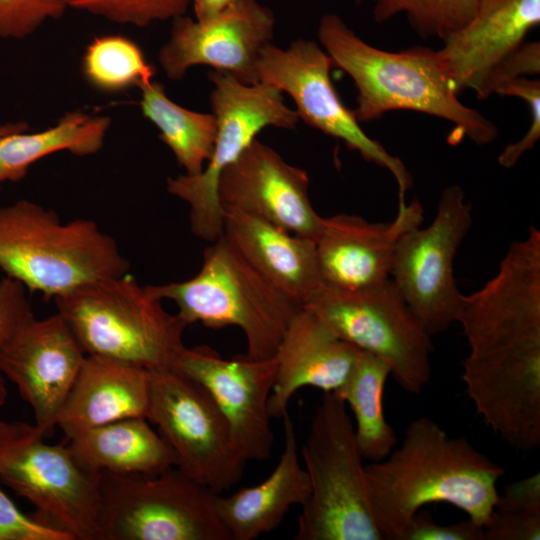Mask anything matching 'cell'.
<instances>
[{"instance_id":"obj_14","label":"cell","mask_w":540,"mask_h":540,"mask_svg":"<svg viewBox=\"0 0 540 540\" xmlns=\"http://www.w3.org/2000/svg\"><path fill=\"white\" fill-rule=\"evenodd\" d=\"M333 62L316 42L298 39L287 49L269 43L257 62L258 82L286 92L296 105V113L307 125L339 139L363 159L387 169L395 178L399 204L412 187V177L404 163L391 155L360 126L354 111L339 97L330 77Z\"/></svg>"},{"instance_id":"obj_31","label":"cell","mask_w":540,"mask_h":540,"mask_svg":"<svg viewBox=\"0 0 540 540\" xmlns=\"http://www.w3.org/2000/svg\"><path fill=\"white\" fill-rule=\"evenodd\" d=\"M358 2L363 0H357ZM376 22L403 13L423 38H446L465 26L484 0H371Z\"/></svg>"},{"instance_id":"obj_5","label":"cell","mask_w":540,"mask_h":540,"mask_svg":"<svg viewBox=\"0 0 540 540\" xmlns=\"http://www.w3.org/2000/svg\"><path fill=\"white\" fill-rule=\"evenodd\" d=\"M54 302L87 355L174 369L186 347L188 324L129 273L85 284Z\"/></svg>"},{"instance_id":"obj_28","label":"cell","mask_w":540,"mask_h":540,"mask_svg":"<svg viewBox=\"0 0 540 540\" xmlns=\"http://www.w3.org/2000/svg\"><path fill=\"white\" fill-rule=\"evenodd\" d=\"M391 375L386 362L360 351L353 371L337 393L352 411L355 437L363 459L377 462L395 448L397 436L384 413L383 395Z\"/></svg>"},{"instance_id":"obj_3","label":"cell","mask_w":540,"mask_h":540,"mask_svg":"<svg viewBox=\"0 0 540 540\" xmlns=\"http://www.w3.org/2000/svg\"><path fill=\"white\" fill-rule=\"evenodd\" d=\"M318 38L333 65L355 84L357 106L353 111L359 122L379 119L393 110H413L453 123L458 139L467 137L478 145L496 139V125L459 100L437 50L378 49L363 41L336 14L321 18Z\"/></svg>"},{"instance_id":"obj_6","label":"cell","mask_w":540,"mask_h":540,"mask_svg":"<svg viewBox=\"0 0 540 540\" xmlns=\"http://www.w3.org/2000/svg\"><path fill=\"white\" fill-rule=\"evenodd\" d=\"M147 287L162 301H173L188 325L240 328L246 339L245 355L252 359L275 355L302 308L263 278L223 235L204 250L195 276Z\"/></svg>"},{"instance_id":"obj_7","label":"cell","mask_w":540,"mask_h":540,"mask_svg":"<svg viewBox=\"0 0 540 540\" xmlns=\"http://www.w3.org/2000/svg\"><path fill=\"white\" fill-rule=\"evenodd\" d=\"M300 453L310 490L295 540H383L370 510L354 424L337 393H323Z\"/></svg>"},{"instance_id":"obj_27","label":"cell","mask_w":540,"mask_h":540,"mask_svg":"<svg viewBox=\"0 0 540 540\" xmlns=\"http://www.w3.org/2000/svg\"><path fill=\"white\" fill-rule=\"evenodd\" d=\"M139 89L141 112L159 130V139L171 150L185 174L201 173L214 148L215 116L173 102L159 82L152 80Z\"/></svg>"},{"instance_id":"obj_18","label":"cell","mask_w":540,"mask_h":540,"mask_svg":"<svg viewBox=\"0 0 540 540\" xmlns=\"http://www.w3.org/2000/svg\"><path fill=\"white\" fill-rule=\"evenodd\" d=\"M305 170L287 163L274 149L255 139L220 175L222 209L265 220L315 241L321 217L310 201Z\"/></svg>"},{"instance_id":"obj_23","label":"cell","mask_w":540,"mask_h":540,"mask_svg":"<svg viewBox=\"0 0 540 540\" xmlns=\"http://www.w3.org/2000/svg\"><path fill=\"white\" fill-rule=\"evenodd\" d=\"M149 370L127 362L87 355L56 421L67 439L101 425L146 418Z\"/></svg>"},{"instance_id":"obj_17","label":"cell","mask_w":540,"mask_h":540,"mask_svg":"<svg viewBox=\"0 0 540 540\" xmlns=\"http://www.w3.org/2000/svg\"><path fill=\"white\" fill-rule=\"evenodd\" d=\"M86 353L64 319L55 313L28 318L0 352V371L31 407L46 435L74 384Z\"/></svg>"},{"instance_id":"obj_2","label":"cell","mask_w":540,"mask_h":540,"mask_svg":"<svg viewBox=\"0 0 540 540\" xmlns=\"http://www.w3.org/2000/svg\"><path fill=\"white\" fill-rule=\"evenodd\" d=\"M505 470L465 436L452 437L432 418L406 427L400 447L365 465L368 502L383 540H402L424 506L452 505L484 527Z\"/></svg>"},{"instance_id":"obj_25","label":"cell","mask_w":540,"mask_h":540,"mask_svg":"<svg viewBox=\"0 0 540 540\" xmlns=\"http://www.w3.org/2000/svg\"><path fill=\"white\" fill-rule=\"evenodd\" d=\"M68 446L77 462L93 474H157L176 466L172 449L143 417L91 428L69 439Z\"/></svg>"},{"instance_id":"obj_15","label":"cell","mask_w":540,"mask_h":540,"mask_svg":"<svg viewBox=\"0 0 540 540\" xmlns=\"http://www.w3.org/2000/svg\"><path fill=\"white\" fill-rule=\"evenodd\" d=\"M274 24L272 11L257 0H231L205 21L176 17L159 50L160 66L171 80L183 78L195 65H208L242 83H258L257 62L271 43Z\"/></svg>"},{"instance_id":"obj_32","label":"cell","mask_w":540,"mask_h":540,"mask_svg":"<svg viewBox=\"0 0 540 540\" xmlns=\"http://www.w3.org/2000/svg\"><path fill=\"white\" fill-rule=\"evenodd\" d=\"M192 0H66L68 8L85 11L120 24L147 26L182 16Z\"/></svg>"},{"instance_id":"obj_38","label":"cell","mask_w":540,"mask_h":540,"mask_svg":"<svg viewBox=\"0 0 540 540\" xmlns=\"http://www.w3.org/2000/svg\"><path fill=\"white\" fill-rule=\"evenodd\" d=\"M195 18L205 21L222 11L231 0H192Z\"/></svg>"},{"instance_id":"obj_19","label":"cell","mask_w":540,"mask_h":540,"mask_svg":"<svg viewBox=\"0 0 540 540\" xmlns=\"http://www.w3.org/2000/svg\"><path fill=\"white\" fill-rule=\"evenodd\" d=\"M424 209L418 199L398 206L390 222H371L352 214L323 217L315 239L323 283L342 290H360L390 279L397 242L420 226Z\"/></svg>"},{"instance_id":"obj_21","label":"cell","mask_w":540,"mask_h":540,"mask_svg":"<svg viewBox=\"0 0 540 540\" xmlns=\"http://www.w3.org/2000/svg\"><path fill=\"white\" fill-rule=\"evenodd\" d=\"M540 22V0H484L472 19L437 50L458 94L474 91Z\"/></svg>"},{"instance_id":"obj_11","label":"cell","mask_w":540,"mask_h":540,"mask_svg":"<svg viewBox=\"0 0 540 540\" xmlns=\"http://www.w3.org/2000/svg\"><path fill=\"white\" fill-rule=\"evenodd\" d=\"M45 437L36 424L1 420L0 479L73 540H98V473L86 471L68 445Z\"/></svg>"},{"instance_id":"obj_16","label":"cell","mask_w":540,"mask_h":540,"mask_svg":"<svg viewBox=\"0 0 540 540\" xmlns=\"http://www.w3.org/2000/svg\"><path fill=\"white\" fill-rule=\"evenodd\" d=\"M176 370L199 383L222 413L233 442L246 461L271 458L274 434L269 399L277 370L275 356L225 359L207 345L185 347Z\"/></svg>"},{"instance_id":"obj_4","label":"cell","mask_w":540,"mask_h":540,"mask_svg":"<svg viewBox=\"0 0 540 540\" xmlns=\"http://www.w3.org/2000/svg\"><path fill=\"white\" fill-rule=\"evenodd\" d=\"M129 267L115 239L92 220L63 222L26 199L0 207V269L26 290L54 300Z\"/></svg>"},{"instance_id":"obj_34","label":"cell","mask_w":540,"mask_h":540,"mask_svg":"<svg viewBox=\"0 0 540 540\" xmlns=\"http://www.w3.org/2000/svg\"><path fill=\"white\" fill-rule=\"evenodd\" d=\"M0 540H73L55 525L20 511L0 488Z\"/></svg>"},{"instance_id":"obj_36","label":"cell","mask_w":540,"mask_h":540,"mask_svg":"<svg viewBox=\"0 0 540 540\" xmlns=\"http://www.w3.org/2000/svg\"><path fill=\"white\" fill-rule=\"evenodd\" d=\"M33 314L26 288L5 277L0 281V352L15 331ZM7 399L5 377L0 371V407Z\"/></svg>"},{"instance_id":"obj_26","label":"cell","mask_w":540,"mask_h":540,"mask_svg":"<svg viewBox=\"0 0 540 540\" xmlns=\"http://www.w3.org/2000/svg\"><path fill=\"white\" fill-rule=\"evenodd\" d=\"M110 127V118L79 111L68 112L39 132H17L0 138V187L17 182L40 159L59 151L77 156L98 152Z\"/></svg>"},{"instance_id":"obj_8","label":"cell","mask_w":540,"mask_h":540,"mask_svg":"<svg viewBox=\"0 0 540 540\" xmlns=\"http://www.w3.org/2000/svg\"><path fill=\"white\" fill-rule=\"evenodd\" d=\"M98 540H230L218 495L177 467L97 475Z\"/></svg>"},{"instance_id":"obj_29","label":"cell","mask_w":540,"mask_h":540,"mask_svg":"<svg viewBox=\"0 0 540 540\" xmlns=\"http://www.w3.org/2000/svg\"><path fill=\"white\" fill-rule=\"evenodd\" d=\"M85 80L105 93H118L153 80L154 67L139 45L122 35L93 38L82 58Z\"/></svg>"},{"instance_id":"obj_33","label":"cell","mask_w":540,"mask_h":540,"mask_svg":"<svg viewBox=\"0 0 540 540\" xmlns=\"http://www.w3.org/2000/svg\"><path fill=\"white\" fill-rule=\"evenodd\" d=\"M67 8L66 0H0V38H25Z\"/></svg>"},{"instance_id":"obj_22","label":"cell","mask_w":540,"mask_h":540,"mask_svg":"<svg viewBox=\"0 0 540 540\" xmlns=\"http://www.w3.org/2000/svg\"><path fill=\"white\" fill-rule=\"evenodd\" d=\"M223 236L270 284L304 307L324 285L315 241L239 211H224Z\"/></svg>"},{"instance_id":"obj_12","label":"cell","mask_w":540,"mask_h":540,"mask_svg":"<svg viewBox=\"0 0 540 540\" xmlns=\"http://www.w3.org/2000/svg\"><path fill=\"white\" fill-rule=\"evenodd\" d=\"M149 374L146 419L172 449L175 467L217 494L235 486L247 461L209 393L176 369Z\"/></svg>"},{"instance_id":"obj_24","label":"cell","mask_w":540,"mask_h":540,"mask_svg":"<svg viewBox=\"0 0 540 540\" xmlns=\"http://www.w3.org/2000/svg\"><path fill=\"white\" fill-rule=\"evenodd\" d=\"M282 420L284 448L271 474L257 485L216 496V511L230 540H255L275 530L289 510L302 506L309 495L294 422L288 412Z\"/></svg>"},{"instance_id":"obj_9","label":"cell","mask_w":540,"mask_h":540,"mask_svg":"<svg viewBox=\"0 0 540 540\" xmlns=\"http://www.w3.org/2000/svg\"><path fill=\"white\" fill-rule=\"evenodd\" d=\"M208 77L213 83L210 101L217 124L213 152L201 173L168 178L166 189L189 206L192 233L211 243L223 235L224 210L217 193L221 173L264 128L293 129L299 118L285 104L282 92L272 85L245 84L216 70Z\"/></svg>"},{"instance_id":"obj_20","label":"cell","mask_w":540,"mask_h":540,"mask_svg":"<svg viewBox=\"0 0 540 540\" xmlns=\"http://www.w3.org/2000/svg\"><path fill=\"white\" fill-rule=\"evenodd\" d=\"M359 352L313 311L302 307L274 355L277 370L269 399L271 418L282 419L291 398L301 388L338 393L349 379Z\"/></svg>"},{"instance_id":"obj_13","label":"cell","mask_w":540,"mask_h":540,"mask_svg":"<svg viewBox=\"0 0 540 540\" xmlns=\"http://www.w3.org/2000/svg\"><path fill=\"white\" fill-rule=\"evenodd\" d=\"M472 224L463 189L451 185L442 191L433 220L407 230L397 242L390 279L431 336L457 321L463 294L454 261Z\"/></svg>"},{"instance_id":"obj_35","label":"cell","mask_w":540,"mask_h":540,"mask_svg":"<svg viewBox=\"0 0 540 540\" xmlns=\"http://www.w3.org/2000/svg\"><path fill=\"white\" fill-rule=\"evenodd\" d=\"M539 72V42H523L488 73L475 92L478 98L484 99L511 80L538 75Z\"/></svg>"},{"instance_id":"obj_1","label":"cell","mask_w":540,"mask_h":540,"mask_svg":"<svg viewBox=\"0 0 540 540\" xmlns=\"http://www.w3.org/2000/svg\"><path fill=\"white\" fill-rule=\"evenodd\" d=\"M461 379L484 424L510 447L540 446V231L513 241L497 272L462 296Z\"/></svg>"},{"instance_id":"obj_30","label":"cell","mask_w":540,"mask_h":540,"mask_svg":"<svg viewBox=\"0 0 540 540\" xmlns=\"http://www.w3.org/2000/svg\"><path fill=\"white\" fill-rule=\"evenodd\" d=\"M483 529L484 540H539L540 473L508 483Z\"/></svg>"},{"instance_id":"obj_39","label":"cell","mask_w":540,"mask_h":540,"mask_svg":"<svg viewBox=\"0 0 540 540\" xmlns=\"http://www.w3.org/2000/svg\"><path fill=\"white\" fill-rule=\"evenodd\" d=\"M29 126L26 122H12L0 125V138L6 135L27 131Z\"/></svg>"},{"instance_id":"obj_10","label":"cell","mask_w":540,"mask_h":540,"mask_svg":"<svg viewBox=\"0 0 540 540\" xmlns=\"http://www.w3.org/2000/svg\"><path fill=\"white\" fill-rule=\"evenodd\" d=\"M344 341L390 368L398 385L418 394L431 377V335L391 279L360 290L323 285L304 306Z\"/></svg>"},{"instance_id":"obj_37","label":"cell","mask_w":540,"mask_h":540,"mask_svg":"<svg viewBox=\"0 0 540 540\" xmlns=\"http://www.w3.org/2000/svg\"><path fill=\"white\" fill-rule=\"evenodd\" d=\"M402 540H484V529L467 518L451 524H438L432 515L419 510Z\"/></svg>"}]
</instances>
